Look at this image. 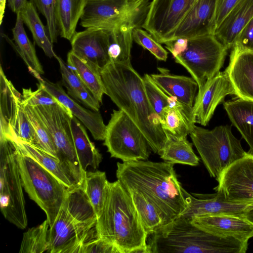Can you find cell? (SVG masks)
Wrapping results in <instances>:
<instances>
[{"mask_svg":"<svg viewBox=\"0 0 253 253\" xmlns=\"http://www.w3.org/2000/svg\"><path fill=\"white\" fill-rule=\"evenodd\" d=\"M0 137L35 145V136L22 103V94L0 67Z\"/></svg>","mask_w":253,"mask_h":253,"instance_id":"obj_13","label":"cell"},{"mask_svg":"<svg viewBox=\"0 0 253 253\" xmlns=\"http://www.w3.org/2000/svg\"><path fill=\"white\" fill-rule=\"evenodd\" d=\"M20 150L30 156L54 176L68 189L75 187L58 159L32 144L16 141Z\"/></svg>","mask_w":253,"mask_h":253,"instance_id":"obj_34","label":"cell"},{"mask_svg":"<svg viewBox=\"0 0 253 253\" xmlns=\"http://www.w3.org/2000/svg\"><path fill=\"white\" fill-rule=\"evenodd\" d=\"M132 37L136 43L150 51L156 58L164 61L167 60L168 51L147 31L141 28H134Z\"/></svg>","mask_w":253,"mask_h":253,"instance_id":"obj_43","label":"cell"},{"mask_svg":"<svg viewBox=\"0 0 253 253\" xmlns=\"http://www.w3.org/2000/svg\"><path fill=\"white\" fill-rule=\"evenodd\" d=\"M224 108L233 125L253 153V101L236 96L223 102Z\"/></svg>","mask_w":253,"mask_h":253,"instance_id":"obj_26","label":"cell"},{"mask_svg":"<svg viewBox=\"0 0 253 253\" xmlns=\"http://www.w3.org/2000/svg\"><path fill=\"white\" fill-rule=\"evenodd\" d=\"M38 81L88 129L94 139L104 140L106 126L99 111H91L79 105L65 92L60 83H54L42 78Z\"/></svg>","mask_w":253,"mask_h":253,"instance_id":"obj_21","label":"cell"},{"mask_svg":"<svg viewBox=\"0 0 253 253\" xmlns=\"http://www.w3.org/2000/svg\"><path fill=\"white\" fill-rule=\"evenodd\" d=\"M16 146L17 160L23 187L30 198L45 212L50 227L69 189L36 161L23 153L17 142Z\"/></svg>","mask_w":253,"mask_h":253,"instance_id":"obj_6","label":"cell"},{"mask_svg":"<svg viewBox=\"0 0 253 253\" xmlns=\"http://www.w3.org/2000/svg\"><path fill=\"white\" fill-rule=\"evenodd\" d=\"M159 74L150 75L153 82L167 95L193 107L198 85L192 77L171 74L165 68L158 67Z\"/></svg>","mask_w":253,"mask_h":253,"instance_id":"obj_24","label":"cell"},{"mask_svg":"<svg viewBox=\"0 0 253 253\" xmlns=\"http://www.w3.org/2000/svg\"><path fill=\"white\" fill-rule=\"evenodd\" d=\"M101 75L105 94L136 124L157 153L169 139L149 101L143 78L131 63L110 62Z\"/></svg>","mask_w":253,"mask_h":253,"instance_id":"obj_1","label":"cell"},{"mask_svg":"<svg viewBox=\"0 0 253 253\" xmlns=\"http://www.w3.org/2000/svg\"><path fill=\"white\" fill-rule=\"evenodd\" d=\"M49 225L47 219L24 233L20 253H48Z\"/></svg>","mask_w":253,"mask_h":253,"instance_id":"obj_38","label":"cell"},{"mask_svg":"<svg viewBox=\"0 0 253 253\" xmlns=\"http://www.w3.org/2000/svg\"><path fill=\"white\" fill-rule=\"evenodd\" d=\"M7 0H0V25H1L2 22L4 14L5 12V6L6 1Z\"/></svg>","mask_w":253,"mask_h":253,"instance_id":"obj_50","label":"cell"},{"mask_svg":"<svg viewBox=\"0 0 253 253\" xmlns=\"http://www.w3.org/2000/svg\"><path fill=\"white\" fill-rule=\"evenodd\" d=\"M63 85L70 96L94 111H99L100 102L92 95L73 70L57 55Z\"/></svg>","mask_w":253,"mask_h":253,"instance_id":"obj_31","label":"cell"},{"mask_svg":"<svg viewBox=\"0 0 253 253\" xmlns=\"http://www.w3.org/2000/svg\"><path fill=\"white\" fill-rule=\"evenodd\" d=\"M231 127L224 125L209 130L195 125L190 133L210 175L217 181L224 170L247 153L232 133Z\"/></svg>","mask_w":253,"mask_h":253,"instance_id":"obj_7","label":"cell"},{"mask_svg":"<svg viewBox=\"0 0 253 253\" xmlns=\"http://www.w3.org/2000/svg\"><path fill=\"white\" fill-rule=\"evenodd\" d=\"M8 6L16 14L21 13L26 7L27 0H7Z\"/></svg>","mask_w":253,"mask_h":253,"instance_id":"obj_48","label":"cell"},{"mask_svg":"<svg viewBox=\"0 0 253 253\" xmlns=\"http://www.w3.org/2000/svg\"><path fill=\"white\" fill-rule=\"evenodd\" d=\"M191 222L213 234L233 238L245 243L253 237V223L244 216L229 214L208 215L195 217Z\"/></svg>","mask_w":253,"mask_h":253,"instance_id":"obj_19","label":"cell"},{"mask_svg":"<svg viewBox=\"0 0 253 253\" xmlns=\"http://www.w3.org/2000/svg\"><path fill=\"white\" fill-rule=\"evenodd\" d=\"M31 0L45 18L46 27L51 42H57L59 31L56 18V0Z\"/></svg>","mask_w":253,"mask_h":253,"instance_id":"obj_40","label":"cell"},{"mask_svg":"<svg viewBox=\"0 0 253 253\" xmlns=\"http://www.w3.org/2000/svg\"><path fill=\"white\" fill-rule=\"evenodd\" d=\"M97 220L83 185L69 189L49 229L48 253H81L85 245L99 237Z\"/></svg>","mask_w":253,"mask_h":253,"instance_id":"obj_4","label":"cell"},{"mask_svg":"<svg viewBox=\"0 0 253 253\" xmlns=\"http://www.w3.org/2000/svg\"><path fill=\"white\" fill-rule=\"evenodd\" d=\"M253 18V0H241L215 30L214 35L228 50L238 35Z\"/></svg>","mask_w":253,"mask_h":253,"instance_id":"obj_25","label":"cell"},{"mask_svg":"<svg viewBox=\"0 0 253 253\" xmlns=\"http://www.w3.org/2000/svg\"><path fill=\"white\" fill-rule=\"evenodd\" d=\"M216 192L232 203L253 202V153L235 161L221 174Z\"/></svg>","mask_w":253,"mask_h":253,"instance_id":"obj_15","label":"cell"},{"mask_svg":"<svg viewBox=\"0 0 253 253\" xmlns=\"http://www.w3.org/2000/svg\"><path fill=\"white\" fill-rule=\"evenodd\" d=\"M119 253L112 245L99 237L85 245L81 253Z\"/></svg>","mask_w":253,"mask_h":253,"instance_id":"obj_45","label":"cell"},{"mask_svg":"<svg viewBox=\"0 0 253 253\" xmlns=\"http://www.w3.org/2000/svg\"><path fill=\"white\" fill-rule=\"evenodd\" d=\"M241 0H216V29Z\"/></svg>","mask_w":253,"mask_h":253,"instance_id":"obj_46","label":"cell"},{"mask_svg":"<svg viewBox=\"0 0 253 253\" xmlns=\"http://www.w3.org/2000/svg\"><path fill=\"white\" fill-rule=\"evenodd\" d=\"M215 8L216 0H197L176 29L172 39L214 35Z\"/></svg>","mask_w":253,"mask_h":253,"instance_id":"obj_20","label":"cell"},{"mask_svg":"<svg viewBox=\"0 0 253 253\" xmlns=\"http://www.w3.org/2000/svg\"><path fill=\"white\" fill-rule=\"evenodd\" d=\"M108 183L105 172L86 171L84 189L97 218L100 215L104 207Z\"/></svg>","mask_w":253,"mask_h":253,"instance_id":"obj_35","label":"cell"},{"mask_svg":"<svg viewBox=\"0 0 253 253\" xmlns=\"http://www.w3.org/2000/svg\"><path fill=\"white\" fill-rule=\"evenodd\" d=\"M97 228L99 237L114 246L119 253H149L148 235L129 194L118 180L109 182Z\"/></svg>","mask_w":253,"mask_h":253,"instance_id":"obj_3","label":"cell"},{"mask_svg":"<svg viewBox=\"0 0 253 253\" xmlns=\"http://www.w3.org/2000/svg\"><path fill=\"white\" fill-rule=\"evenodd\" d=\"M24 108L35 133L36 139L35 146L58 159L56 149L51 136L34 107L26 105L24 106Z\"/></svg>","mask_w":253,"mask_h":253,"instance_id":"obj_39","label":"cell"},{"mask_svg":"<svg viewBox=\"0 0 253 253\" xmlns=\"http://www.w3.org/2000/svg\"><path fill=\"white\" fill-rule=\"evenodd\" d=\"M87 0H56V18L60 37L71 41Z\"/></svg>","mask_w":253,"mask_h":253,"instance_id":"obj_29","label":"cell"},{"mask_svg":"<svg viewBox=\"0 0 253 253\" xmlns=\"http://www.w3.org/2000/svg\"><path fill=\"white\" fill-rule=\"evenodd\" d=\"M183 192L187 208L179 216L190 220L195 217L208 215L243 216L246 209L253 203L230 202L219 192L210 195L191 194L183 188Z\"/></svg>","mask_w":253,"mask_h":253,"instance_id":"obj_17","label":"cell"},{"mask_svg":"<svg viewBox=\"0 0 253 253\" xmlns=\"http://www.w3.org/2000/svg\"><path fill=\"white\" fill-rule=\"evenodd\" d=\"M104 145L111 157L123 162L147 160L151 150L139 127L120 109L113 110L106 126Z\"/></svg>","mask_w":253,"mask_h":253,"instance_id":"obj_12","label":"cell"},{"mask_svg":"<svg viewBox=\"0 0 253 253\" xmlns=\"http://www.w3.org/2000/svg\"><path fill=\"white\" fill-rule=\"evenodd\" d=\"M38 89L33 91L31 88H23L22 103L23 106H38L58 104L63 105L54 96L50 94L40 83L37 84Z\"/></svg>","mask_w":253,"mask_h":253,"instance_id":"obj_42","label":"cell"},{"mask_svg":"<svg viewBox=\"0 0 253 253\" xmlns=\"http://www.w3.org/2000/svg\"><path fill=\"white\" fill-rule=\"evenodd\" d=\"M150 0H87L80 25L110 33L123 25L142 28Z\"/></svg>","mask_w":253,"mask_h":253,"instance_id":"obj_10","label":"cell"},{"mask_svg":"<svg viewBox=\"0 0 253 253\" xmlns=\"http://www.w3.org/2000/svg\"><path fill=\"white\" fill-rule=\"evenodd\" d=\"M227 50L214 34H208L188 39L186 49L174 59L197 82L199 91L219 72Z\"/></svg>","mask_w":253,"mask_h":253,"instance_id":"obj_11","label":"cell"},{"mask_svg":"<svg viewBox=\"0 0 253 253\" xmlns=\"http://www.w3.org/2000/svg\"><path fill=\"white\" fill-rule=\"evenodd\" d=\"M234 46L242 50L253 52V18L240 32Z\"/></svg>","mask_w":253,"mask_h":253,"instance_id":"obj_44","label":"cell"},{"mask_svg":"<svg viewBox=\"0 0 253 253\" xmlns=\"http://www.w3.org/2000/svg\"><path fill=\"white\" fill-rule=\"evenodd\" d=\"M143 79L149 101L160 119L163 110L169 104V96L156 85L150 75L145 74Z\"/></svg>","mask_w":253,"mask_h":253,"instance_id":"obj_41","label":"cell"},{"mask_svg":"<svg viewBox=\"0 0 253 253\" xmlns=\"http://www.w3.org/2000/svg\"><path fill=\"white\" fill-rule=\"evenodd\" d=\"M197 0H152L142 28L160 43L174 33Z\"/></svg>","mask_w":253,"mask_h":253,"instance_id":"obj_14","label":"cell"},{"mask_svg":"<svg viewBox=\"0 0 253 253\" xmlns=\"http://www.w3.org/2000/svg\"><path fill=\"white\" fill-rule=\"evenodd\" d=\"M34 108L48 130L57 158L73 185L74 187L83 185L86 172L81 166L74 145L72 113L64 106L58 104Z\"/></svg>","mask_w":253,"mask_h":253,"instance_id":"obj_8","label":"cell"},{"mask_svg":"<svg viewBox=\"0 0 253 253\" xmlns=\"http://www.w3.org/2000/svg\"><path fill=\"white\" fill-rule=\"evenodd\" d=\"M24 23L32 34L35 42L49 58L55 57L56 54L53 49L52 42L48 36L46 27L43 25L31 0L28 1L26 7L21 12Z\"/></svg>","mask_w":253,"mask_h":253,"instance_id":"obj_33","label":"cell"},{"mask_svg":"<svg viewBox=\"0 0 253 253\" xmlns=\"http://www.w3.org/2000/svg\"><path fill=\"white\" fill-rule=\"evenodd\" d=\"M67 63L92 95L102 103L105 89L101 70L95 65L80 58L72 50L67 54Z\"/></svg>","mask_w":253,"mask_h":253,"instance_id":"obj_27","label":"cell"},{"mask_svg":"<svg viewBox=\"0 0 253 253\" xmlns=\"http://www.w3.org/2000/svg\"><path fill=\"white\" fill-rule=\"evenodd\" d=\"M228 95H235V90L226 72L219 71L197 92L193 106L195 123L206 126Z\"/></svg>","mask_w":253,"mask_h":253,"instance_id":"obj_16","label":"cell"},{"mask_svg":"<svg viewBox=\"0 0 253 253\" xmlns=\"http://www.w3.org/2000/svg\"><path fill=\"white\" fill-rule=\"evenodd\" d=\"M243 216L253 223V202L246 209Z\"/></svg>","mask_w":253,"mask_h":253,"instance_id":"obj_49","label":"cell"},{"mask_svg":"<svg viewBox=\"0 0 253 253\" xmlns=\"http://www.w3.org/2000/svg\"><path fill=\"white\" fill-rule=\"evenodd\" d=\"M136 28L130 25H123L111 33L108 54L110 62L130 63L132 46V32Z\"/></svg>","mask_w":253,"mask_h":253,"instance_id":"obj_36","label":"cell"},{"mask_svg":"<svg viewBox=\"0 0 253 253\" xmlns=\"http://www.w3.org/2000/svg\"><path fill=\"white\" fill-rule=\"evenodd\" d=\"M74 116L71 119V127L74 145L77 155L83 169L90 166L97 169L102 156L94 144L90 140L84 126Z\"/></svg>","mask_w":253,"mask_h":253,"instance_id":"obj_28","label":"cell"},{"mask_svg":"<svg viewBox=\"0 0 253 253\" xmlns=\"http://www.w3.org/2000/svg\"><path fill=\"white\" fill-rule=\"evenodd\" d=\"M15 140L0 137V210L6 219L21 229L28 223Z\"/></svg>","mask_w":253,"mask_h":253,"instance_id":"obj_9","label":"cell"},{"mask_svg":"<svg viewBox=\"0 0 253 253\" xmlns=\"http://www.w3.org/2000/svg\"><path fill=\"white\" fill-rule=\"evenodd\" d=\"M16 50L27 65L30 73L38 80L44 71L36 54L34 45L27 36L24 28L21 13L16 14V20L12 30Z\"/></svg>","mask_w":253,"mask_h":253,"instance_id":"obj_30","label":"cell"},{"mask_svg":"<svg viewBox=\"0 0 253 253\" xmlns=\"http://www.w3.org/2000/svg\"><path fill=\"white\" fill-rule=\"evenodd\" d=\"M160 123L169 139L186 138L195 126L193 107L169 96V104L163 111Z\"/></svg>","mask_w":253,"mask_h":253,"instance_id":"obj_23","label":"cell"},{"mask_svg":"<svg viewBox=\"0 0 253 253\" xmlns=\"http://www.w3.org/2000/svg\"><path fill=\"white\" fill-rule=\"evenodd\" d=\"M148 236L149 253H245L248 245L208 232L180 216Z\"/></svg>","mask_w":253,"mask_h":253,"instance_id":"obj_5","label":"cell"},{"mask_svg":"<svg viewBox=\"0 0 253 253\" xmlns=\"http://www.w3.org/2000/svg\"><path fill=\"white\" fill-rule=\"evenodd\" d=\"M235 95L253 101V52L232 48L228 66L225 70Z\"/></svg>","mask_w":253,"mask_h":253,"instance_id":"obj_22","label":"cell"},{"mask_svg":"<svg viewBox=\"0 0 253 253\" xmlns=\"http://www.w3.org/2000/svg\"><path fill=\"white\" fill-rule=\"evenodd\" d=\"M126 188L131 197L148 235L165 225L163 214L148 198L140 192L128 188Z\"/></svg>","mask_w":253,"mask_h":253,"instance_id":"obj_32","label":"cell"},{"mask_svg":"<svg viewBox=\"0 0 253 253\" xmlns=\"http://www.w3.org/2000/svg\"><path fill=\"white\" fill-rule=\"evenodd\" d=\"M110 34L107 31L94 28L76 32L70 41L71 50L101 71L110 62L108 54Z\"/></svg>","mask_w":253,"mask_h":253,"instance_id":"obj_18","label":"cell"},{"mask_svg":"<svg viewBox=\"0 0 253 253\" xmlns=\"http://www.w3.org/2000/svg\"><path fill=\"white\" fill-rule=\"evenodd\" d=\"M188 39L178 38L164 43L166 48L171 53L173 58L181 54L186 48Z\"/></svg>","mask_w":253,"mask_h":253,"instance_id":"obj_47","label":"cell"},{"mask_svg":"<svg viewBox=\"0 0 253 253\" xmlns=\"http://www.w3.org/2000/svg\"><path fill=\"white\" fill-rule=\"evenodd\" d=\"M169 162L148 160L117 164V180L126 188L140 192L163 214L165 224L169 223L186 209L183 187Z\"/></svg>","mask_w":253,"mask_h":253,"instance_id":"obj_2","label":"cell"},{"mask_svg":"<svg viewBox=\"0 0 253 253\" xmlns=\"http://www.w3.org/2000/svg\"><path fill=\"white\" fill-rule=\"evenodd\" d=\"M166 162L196 166L200 159L195 154L192 144L187 137L180 139H170L157 153Z\"/></svg>","mask_w":253,"mask_h":253,"instance_id":"obj_37","label":"cell"}]
</instances>
